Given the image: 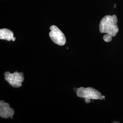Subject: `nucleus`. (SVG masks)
<instances>
[{"instance_id": "obj_8", "label": "nucleus", "mask_w": 123, "mask_h": 123, "mask_svg": "<svg viewBox=\"0 0 123 123\" xmlns=\"http://www.w3.org/2000/svg\"><path fill=\"white\" fill-rule=\"evenodd\" d=\"M101 98H102L103 99L105 98V96H104V95H102V96H101Z\"/></svg>"}, {"instance_id": "obj_9", "label": "nucleus", "mask_w": 123, "mask_h": 123, "mask_svg": "<svg viewBox=\"0 0 123 123\" xmlns=\"http://www.w3.org/2000/svg\"><path fill=\"white\" fill-rule=\"evenodd\" d=\"M12 40L13 41H15V38L14 37H13V38L12 39Z\"/></svg>"}, {"instance_id": "obj_5", "label": "nucleus", "mask_w": 123, "mask_h": 123, "mask_svg": "<svg viewBox=\"0 0 123 123\" xmlns=\"http://www.w3.org/2000/svg\"><path fill=\"white\" fill-rule=\"evenodd\" d=\"M14 114V111L10 107L9 103H6L4 100L0 101V117L4 119L12 117Z\"/></svg>"}, {"instance_id": "obj_4", "label": "nucleus", "mask_w": 123, "mask_h": 123, "mask_svg": "<svg viewBox=\"0 0 123 123\" xmlns=\"http://www.w3.org/2000/svg\"><path fill=\"white\" fill-rule=\"evenodd\" d=\"M51 31L49 35L51 39L55 44L59 46H63L66 43V39L63 32L56 26L50 27Z\"/></svg>"}, {"instance_id": "obj_3", "label": "nucleus", "mask_w": 123, "mask_h": 123, "mask_svg": "<svg viewBox=\"0 0 123 123\" xmlns=\"http://www.w3.org/2000/svg\"><path fill=\"white\" fill-rule=\"evenodd\" d=\"M77 95L79 98L85 99H98L101 98L102 94L98 91L92 87H80L78 89Z\"/></svg>"}, {"instance_id": "obj_1", "label": "nucleus", "mask_w": 123, "mask_h": 123, "mask_svg": "<svg viewBox=\"0 0 123 123\" xmlns=\"http://www.w3.org/2000/svg\"><path fill=\"white\" fill-rule=\"evenodd\" d=\"M118 22L117 17L115 15H107L103 18L99 23V31L101 33H106L115 37L119 31L117 25Z\"/></svg>"}, {"instance_id": "obj_7", "label": "nucleus", "mask_w": 123, "mask_h": 123, "mask_svg": "<svg viewBox=\"0 0 123 123\" xmlns=\"http://www.w3.org/2000/svg\"><path fill=\"white\" fill-rule=\"evenodd\" d=\"M112 36L111 35L108 34H107L103 36V39L104 40L105 42H109L112 40Z\"/></svg>"}, {"instance_id": "obj_6", "label": "nucleus", "mask_w": 123, "mask_h": 123, "mask_svg": "<svg viewBox=\"0 0 123 123\" xmlns=\"http://www.w3.org/2000/svg\"><path fill=\"white\" fill-rule=\"evenodd\" d=\"M13 33L12 31L9 29H4L0 30V39L6 40L10 41L13 37Z\"/></svg>"}, {"instance_id": "obj_2", "label": "nucleus", "mask_w": 123, "mask_h": 123, "mask_svg": "<svg viewBox=\"0 0 123 123\" xmlns=\"http://www.w3.org/2000/svg\"><path fill=\"white\" fill-rule=\"evenodd\" d=\"M5 79L13 88H18L22 86V83L24 81V74L15 71L13 73L6 72L4 73Z\"/></svg>"}, {"instance_id": "obj_10", "label": "nucleus", "mask_w": 123, "mask_h": 123, "mask_svg": "<svg viewBox=\"0 0 123 123\" xmlns=\"http://www.w3.org/2000/svg\"><path fill=\"white\" fill-rule=\"evenodd\" d=\"M116 4H115L114 5V6H116Z\"/></svg>"}]
</instances>
